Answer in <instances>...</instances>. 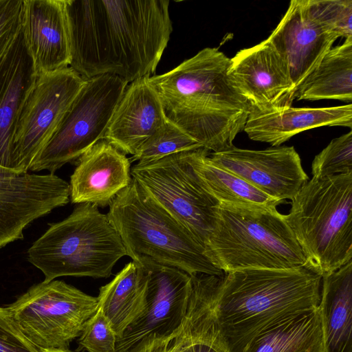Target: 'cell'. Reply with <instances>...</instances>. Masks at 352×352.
I'll return each mask as SVG.
<instances>
[{
  "label": "cell",
  "mask_w": 352,
  "mask_h": 352,
  "mask_svg": "<svg viewBox=\"0 0 352 352\" xmlns=\"http://www.w3.org/2000/svg\"><path fill=\"white\" fill-rule=\"evenodd\" d=\"M204 148L189 151L190 162L205 189L219 206L243 208H271L283 203L256 189L217 165Z\"/></svg>",
  "instance_id": "cb8c5ba5"
},
{
  "label": "cell",
  "mask_w": 352,
  "mask_h": 352,
  "mask_svg": "<svg viewBox=\"0 0 352 352\" xmlns=\"http://www.w3.org/2000/svg\"><path fill=\"white\" fill-rule=\"evenodd\" d=\"M144 352H179L175 333L164 341L153 344Z\"/></svg>",
  "instance_id": "836d02e7"
},
{
  "label": "cell",
  "mask_w": 352,
  "mask_h": 352,
  "mask_svg": "<svg viewBox=\"0 0 352 352\" xmlns=\"http://www.w3.org/2000/svg\"><path fill=\"white\" fill-rule=\"evenodd\" d=\"M189 151L138 162L131 174L204 249L219 204L201 183L190 162Z\"/></svg>",
  "instance_id": "30bf717a"
},
{
  "label": "cell",
  "mask_w": 352,
  "mask_h": 352,
  "mask_svg": "<svg viewBox=\"0 0 352 352\" xmlns=\"http://www.w3.org/2000/svg\"><path fill=\"white\" fill-rule=\"evenodd\" d=\"M318 308L324 352H352V261L322 277Z\"/></svg>",
  "instance_id": "7402d4cb"
},
{
  "label": "cell",
  "mask_w": 352,
  "mask_h": 352,
  "mask_svg": "<svg viewBox=\"0 0 352 352\" xmlns=\"http://www.w3.org/2000/svg\"><path fill=\"white\" fill-rule=\"evenodd\" d=\"M6 308L24 336L44 351L69 349L98 303L97 297L53 280L32 286Z\"/></svg>",
  "instance_id": "ba28073f"
},
{
  "label": "cell",
  "mask_w": 352,
  "mask_h": 352,
  "mask_svg": "<svg viewBox=\"0 0 352 352\" xmlns=\"http://www.w3.org/2000/svg\"><path fill=\"white\" fill-rule=\"evenodd\" d=\"M77 162L69 184L73 204L105 207L132 181L129 159L104 139L88 149Z\"/></svg>",
  "instance_id": "ac0fdd59"
},
{
  "label": "cell",
  "mask_w": 352,
  "mask_h": 352,
  "mask_svg": "<svg viewBox=\"0 0 352 352\" xmlns=\"http://www.w3.org/2000/svg\"><path fill=\"white\" fill-rule=\"evenodd\" d=\"M230 60L218 49L206 47L174 69L149 77L167 119L212 153L234 146L251 111L230 79Z\"/></svg>",
  "instance_id": "7a4b0ae2"
},
{
  "label": "cell",
  "mask_w": 352,
  "mask_h": 352,
  "mask_svg": "<svg viewBox=\"0 0 352 352\" xmlns=\"http://www.w3.org/2000/svg\"><path fill=\"white\" fill-rule=\"evenodd\" d=\"M309 15L338 38L352 36L351 0H305Z\"/></svg>",
  "instance_id": "f546056e"
},
{
  "label": "cell",
  "mask_w": 352,
  "mask_h": 352,
  "mask_svg": "<svg viewBox=\"0 0 352 352\" xmlns=\"http://www.w3.org/2000/svg\"><path fill=\"white\" fill-rule=\"evenodd\" d=\"M217 283V276H191L187 311L175 333L179 352H228L219 338L212 313Z\"/></svg>",
  "instance_id": "603a6c76"
},
{
  "label": "cell",
  "mask_w": 352,
  "mask_h": 352,
  "mask_svg": "<svg viewBox=\"0 0 352 352\" xmlns=\"http://www.w3.org/2000/svg\"><path fill=\"white\" fill-rule=\"evenodd\" d=\"M322 277L307 265L288 270H245L224 274L212 313L228 352H243L259 332L290 316L318 307Z\"/></svg>",
  "instance_id": "3957f363"
},
{
  "label": "cell",
  "mask_w": 352,
  "mask_h": 352,
  "mask_svg": "<svg viewBox=\"0 0 352 352\" xmlns=\"http://www.w3.org/2000/svg\"><path fill=\"white\" fill-rule=\"evenodd\" d=\"M352 100V36L331 47L298 86L295 99Z\"/></svg>",
  "instance_id": "4316f807"
},
{
  "label": "cell",
  "mask_w": 352,
  "mask_h": 352,
  "mask_svg": "<svg viewBox=\"0 0 352 352\" xmlns=\"http://www.w3.org/2000/svg\"><path fill=\"white\" fill-rule=\"evenodd\" d=\"M228 76L252 110L286 109L295 99L296 89L287 65L267 38L230 58Z\"/></svg>",
  "instance_id": "5bb4252c"
},
{
  "label": "cell",
  "mask_w": 352,
  "mask_h": 352,
  "mask_svg": "<svg viewBox=\"0 0 352 352\" xmlns=\"http://www.w3.org/2000/svg\"><path fill=\"white\" fill-rule=\"evenodd\" d=\"M135 263L145 275L146 307L117 339L116 352H144L153 344L168 339L182 324L188 308L191 275L147 258Z\"/></svg>",
  "instance_id": "7c38bea8"
},
{
  "label": "cell",
  "mask_w": 352,
  "mask_h": 352,
  "mask_svg": "<svg viewBox=\"0 0 352 352\" xmlns=\"http://www.w3.org/2000/svg\"><path fill=\"white\" fill-rule=\"evenodd\" d=\"M126 249L107 214L93 204H78L50 224L28 250V259L49 282L61 276L109 278Z\"/></svg>",
  "instance_id": "52a82bcc"
},
{
  "label": "cell",
  "mask_w": 352,
  "mask_h": 352,
  "mask_svg": "<svg viewBox=\"0 0 352 352\" xmlns=\"http://www.w3.org/2000/svg\"><path fill=\"white\" fill-rule=\"evenodd\" d=\"M352 173V131L333 139L316 155L311 164L312 178L322 179Z\"/></svg>",
  "instance_id": "f1b7e54d"
},
{
  "label": "cell",
  "mask_w": 352,
  "mask_h": 352,
  "mask_svg": "<svg viewBox=\"0 0 352 352\" xmlns=\"http://www.w3.org/2000/svg\"><path fill=\"white\" fill-rule=\"evenodd\" d=\"M43 352H74V351H70L69 349H66V350H48V351H44Z\"/></svg>",
  "instance_id": "e575fe53"
},
{
  "label": "cell",
  "mask_w": 352,
  "mask_h": 352,
  "mask_svg": "<svg viewBox=\"0 0 352 352\" xmlns=\"http://www.w3.org/2000/svg\"><path fill=\"white\" fill-rule=\"evenodd\" d=\"M69 184L54 174L0 170V248L23 238L34 220L69 200Z\"/></svg>",
  "instance_id": "4fadbf2b"
},
{
  "label": "cell",
  "mask_w": 352,
  "mask_h": 352,
  "mask_svg": "<svg viewBox=\"0 0 352 352\" xmlns=\"http://www.w3.org/2000/svg\"><path fill=\"white\" fill-rule=\"evenodd\" d=\"M324 126L352 127V104L320 108L286 109L270 112L250 111L243 131L254 141L279 146L294 135Z\"/></svg>",
  "instance_id": "44dd1931"
},
{
  "label": "cell",
  "mask_w": 352,
  "mask_h": 352,
  "mask_svg": "<svg viewBox=\"0 0 352 352\" xmlns=\"http://www.w3.org/2000/svg\"><path fill=\"white\" fill-rule=\"evenodd\" d=\"M203 148L176 124L167 120L132 157L138 162H148L184 151Z\"/></svg>",
  "instance_id": "83f0119b"
},
{
  "label": "cell",
  "mask_w": 352,
  "mask_h": 352,
  "mask_svg": "<svg viewBox=\"0 0 352 352\" xmlns=\"http://www.w3.org/2000/svg\"><path fill=\"white\" fill-rule=\"evenodd\" d=\"M38 78L24 23L0 60V170L12 173V146L22 109Z\"/></svg>",
  "instance_id": "e0dca14e"
},
{
  "label": "cell",
  "mask_w": 352,
  "mask_h": 352,
  "mask_svg": "<svg viewBox=\"0 0 352 352\" xmlns=\"http://www.w3.org/2000/svg\"><path fill=\"white\" fill-rule=\"evenodd\" d=\"M149 77L137 79L127 85L103 138L124 154L135 155L167 120Z\"/></svg>",
  "instance_id": "d6986e66"
},
{
  "label": "cell",
  "mask_w": 352,
  "mask_h": 352,
  "mask_svg": "<svg viewBox=\"0 0 352 352\" xmlns=\"http://www.w3.org/2000/svg\"><path fill=\"white\" fill-rule=\"evenodd\" d=\"M109 206L107 217L132 261L147 258L190 275L224 274L192 234L133 177Z\"/></svg>",
  "instance_id": "277c9868"
},
{
  "label": "cell",
  "mask_w": 352,
  "mask_h": 352,
  "mask_svg": "<svg viewBox=\"0 0 352 352\" xmlns=\"http://www.w3.org/2000/svg\"><path fill=\"white\" fill-rule=\"evenodd\" d=\"M208 156L217 165L283 203L292 200L309 180L294 146L250 150L232 146Z\"/></svg>",
  "instance_id": "9a60e30c"
},
{
  "label": "cell",
  "mask_w": 352,
  "mask_h": 352,
  "mask_svg": "<svg viewBox=\"0 0 352 352\" xmlns=\"http://www.w3.org/2000/svg\"><path fill=\"white\" fill-rule=\"evenodd\" d=\"M0 352H43L21 332L6 307H0Z\"/></svg>",
  "instance_id": "d6a6232c"
},
{
  "label": "cell",
  "mask_w": 352,
  "mask_h": 352,
  "mask_svg": "<svg viewBox=\"0 0 352 352\" xmlns=\"http://www.w3.org/2000/svg\"><path fill=\"white\" fill-rule=\"evenodd\" d=\"M285 216L307 265L321 277L352 261V173L309 179Z\"/></svg>",
  "instance_id": "8992f818"
},
{
  "label": "cell",
  "mask_w": 352,
  "mask_h": 352,
  "mask_svg": "<svg viewBox=\"0 0 352 352\" xmlns=\"http://www.w3.org/2000/svg\"><path fill=\"white\" fill-rule=\"evenodd\" d=\"M128 83L104 74L86 79L56 132L30 168L54 174L103 139L114 111Z\"/></svg>",
  "instance_id": "9c48e42d"
},
{
  "label": "cell",
  "mask_w": 352,
  "mask_h": 352,
  "mask_svg": "<svg viewBox=\"0 0 352 352\" xmlns=\"http://www.w3.org/2000/svg\"><path fill=\"white\" fill-rule=\"evenodd\" d=\"M204 250L212 264L224 274L307 265L286 216L276 208L219 206L215 225Z\"/></svg>",
  "instance_id": "5b68a950"
},
{
  "label": "cell",
  "mask_w": 352,
  "mask_h": 352,
  "mask_svg": "<svg viewBox=\"0 0 352 352\" xmlns=\"http://www.w3.org/2000/svg\"><path fill=\"white\" fill-rule=\"evenodd\" d=\"M338 37L308 13L305 0H292L267 39L286 62L296 89Z\"/></svg>",
  "instance_id": "2e32d148"
},
{
  "label": "cell",
  "mask_w": 352,
  "mask_h": 352,
  "mask_svg": "<svg viewBox=\"0 0 352 352\" xmlns=\"http://www.w3.org/2000/svg\"><path fill=\"white\" fill-rule=\"evenodd\" d=\"M25 0H0V60L24 23Z\"/></svg>",
  "instance_id": "1f68e13d"
},
{
  "label": "cell",
  "mask_w": 352,
  "mask_h": 352,
  "mask_svg": "<svg viewBox=\"0 0 352 352\" xmlns=\"http://www.w3.org/2000/svg\"><path fill=\"white\" fill-rule=\"evenodd\" d=\"M169 0H65L71 61L84 79L154 74L173 32Z\"/></svg>",
  "instance_id": "6da1fadb"
},
{
  "label": "cell",
  "mask_w": 352,
  "mask_h": 352,
  "mask_svg": "<svg viewBox=\"0 0 352 352\" xmlns=\"http://www.w3.org/2000/svg\"><path fill=\"white\" fill-rule=\"evenodd\" d=\"M24 28L38 76L69 67L65 0H25Z\"/></svg>",
  "instance_id": "ffe728a7"
},
{
  "label": "cell",
  "mask_w": 352,
  "mask_h": 352,
  "mask_svg": "<svg viewBox=\"0 0 352 352\" xmlns=\"http://www.w3.org/2000/svg\"><path fill=\"white\" fill-rule=\"evenodd\" d=\"M98 307L109 320L117 339L144 312L146 278L142 268L131 261L99 289Z\"/></svg>",
  "instance_id": "d4e9b609"
},
{
  "label": "cell",
  "mask_w": 352,
  "mask_h": 352,
  "mask_svg": "<svg viewBox=\"0 0 352 352\" xmlns=\"http://www.w3.org/2000/svg\"><path fill=\"white\" fill-rule=\"evenodd\" d=\"M78 341V351L116 352L117 336L99 307L86 322Z\"/></svg>",
  "instance_id": "4dcf8cb0"
},
{
  "label": "cell",
  "mask_w": 352,
  "mask_h": 352,
  "mask_svg": "<svg viewBox=\"0 0 352 352\" xmlns=\"http://www.w3.org/2000/svg\"><path fill=\"white\" fill-rule=\"evenodd\" d=\"M85 82L70 67L38 76L16 126L12 146V173H28Z\"/></svg>",
  "instance_id": "8fae6325"
},
{
  "label": "cell",
  "mask_w": 352,
  "mask_h": 352,
  "mask_svg": "<svg viewBox=\"0 0 352 352\" xmlns=\"http://www.w3.org/2000/svg\"><path fill=\"white\" fill-rule=\"evenodd\" d=\"M243 352H324L318 307L267 327L250 340Z\"/></svg>",
  "instance_id": "484cf974"
}]
</instances>
